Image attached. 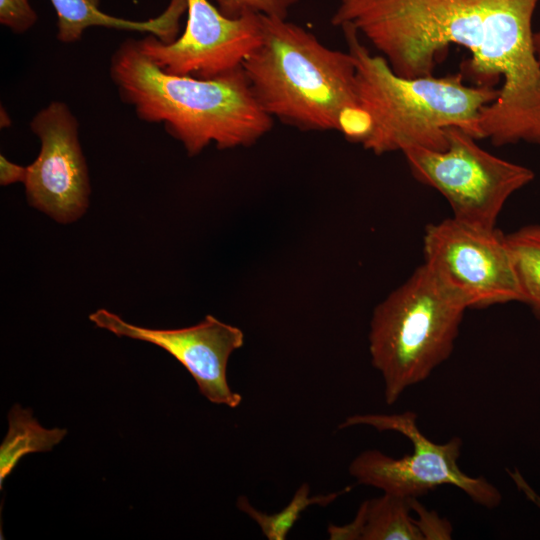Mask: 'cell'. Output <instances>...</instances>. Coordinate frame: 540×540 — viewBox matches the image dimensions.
Masks as SVG:
<instances>
[{
    "label": "cell",
    "instance_id": "1",
    "mask_svg": "<svg viewBox=\"0 0 540 540\" xmlns=\"http://www.w3.org/2000/svg\"><path fill=\"white\" fill-rule=\"evenodd\" d=\"M540 0H341L331 23L352 26L399 76L433 75L439 54L455 44L471 54L478 84L502 81L479 120L496 146H540V64L532 19Z\"/></svg>",
    "mask_w": 540,
    "mask_h": 540
},
{
    "label": "cell",
    "instance_id": "2",
    "mask_svg": "<svg viewBox=\"0 0 540 540\" xmlns=\"http://www.w3.org/2000/svg\"><path fill=\"white\" fill-rule=\"evenodd\" d=\"M260 20L261 41L242 69L262 109L300 130H335L362 144L369 119L359 105L350 53L325 46L287 19Z\"/></svg>",
    "mask_w": 540,
    "mask_h": 540
},
{
    "label": "cell",
    "instance_id": "3",
    "mask_svg": "<svg viewBox=\"0 0 540 540\" xmlns=\"http://www.w3.org/2000/svg\"><path fill=\"white\" fill-rule=\"evenodd\" d=\"M110 77L138 118L162 123L189 156L212 142L221 150L251 146L273 126L242 67L212 79L171 75L128 39L112 55Z\"/></svg>",
    "mask_w": 540,
    "mask_h": 540
},
{
    "label": "cell",
    "instance_id": "4",
    "mask_svg": "<svg viewBox=\"0 0 540 540\" xmlns=\"http://www.w3.org/2000/svg\"><path fill=\"white\" fill-rule=\"evenodd\" d=\"M340 28L356 68L359 105L369 119L363 148L376 155L414 147L441 151L447 146L449 127L481 139L482 111L497 99L499 88L466 85L462 73L399 76L384 57L370 53L352 26Z\"/></svg>",
    "mask_w": 540,
    "mask_h": 540
},
{
    "label": "cell",
    "instance_id": "5",
    "mask_svg": "<svg viewBox=\"0 0 540 540\" xmlns=\"http://www.w3.org/2000/svg\"><path fill=\"white\" fill-rule=\"evenodd\" d=\"M466 309L425 264L375 307L369 352L388 405L449 358Z\"/></svg>",
    "mask_w": 540,
    "mask_h": 540
},
{
    "label": "cell",
    "instance_id": "6",
    "mask_svg": "<svg viewBox=\"0 0 540 540\" xmlns=\"http://www.w3.org/2000/svg\"><path fill=\"white\" fill-rule=\"evenodd\" d=\"M356 425L400 433L413 445V452L400 458L376 449L361 452L349 465V474L359 484L404 498H418L440 486L451 485L485 508L493 509L501 503L502 495L491 482L484 477L469 476L460 469L462 440L453 437L442 444L433 442L420 431L416 413L355 414L348 416L338 428Z\"/></svg>",
    "mask_w": 540,
    "mask_h": 540
},
{
    "label": "cell",
    "instance_id": "7",
    "mask_svg": "<svg viewBox=\"0 0 540 540\" xmlns=\"http://www.w3.org/2000/svg\"><path fill=\"white\" fill-rule=\"evenodd\" d=\"M446 133L444 150L414 147L403 152L413 176L445 197L454 218L496 227L506 201L534 179V172L489 153L458 127Z\"/></svg>",
    "mask_w": 540,
    "mask_h": 540
},
{
    "label": "cell",
    "instance_id": "8",
    "mask_svg": "<svg viewBox=\"0 0 540 540\" xmlns=\"http://www.w3.org/2000/svg\"><path fill=\"white\" fill-rule=\"evenodd\" d=\"M423 252L427 268L467 308L523 302L507 235L496 227L447 218L426 227Z\"/></svg>",
    "mask_w": 540,
    "mask_h": 540
},
{
    "label": "cell",
    "instance_id": "9",
    "mask_svg": "<svg viewBox=\"0 0 540 540\" xmlns=\"http://www.w3.org/2000/svg\"><path fill=\"white\" fill-rule=\"evenodd\" d=\"M186 25L175 40H137L141 51L171 75L212 79L242 67L261 41L260 15L230 19L210 0H187Z\"/></svg>",
    "mask_w": 540,
    "mask_h": 540
},
{
    "label": "cell",
    "instance_id": "10",
    "mask_svg": "<svg viewBox=\"0 0 540 540\" xmlns=\"http://www.w3.org/2000/svg\"><path fill=\"white\" fill-rule=\"evenodd\" d=\"M30 128L41 149L27 166V201L59 223H72L86 212L90 194L79 123L65 103L53 101L33 117Z\"/></svg>",
    "mask_w": 540,
    "mask_h": 540
},
{
    "label": "cell",
    "instance_id": "11",
    "mask_svg": "<svg viewBox=\"0 0 540 540\" xmlns=\"http://www.w3.org/2000/svg\"><path fill=\"white\" fill-rule=\"evenodd\" d=\"M89 319L119 337L149 342L167 351L187 369L200 393L210 402L230 408L240 405L242 396L230 388L226 374L229 357L244 344L240 328L212 315L194 326L180 329L139 327L105 309H98Z\"/></svg>",
    "mask_w": 540,
    "mask_h": 540
},
{
    "label": "cell",
    "instance_id": "12",
    "mask_svg": "<svg viewBox=\"0 0 540 540\" xmlns=\"http://www.w3.org/2000/svg\"><path fill=\"white\" fill-rule=\"evenodd\" d=\"M57 15V38L63 43L81 39L83 32L93 26L146 32L169 43L178 37L179 20L187 11V0H171L156 18L131 21L113 17L100 8L101 0H50Z\"/></svg>",
    "mask_w": 540,
    "mask_h": 540
},
{
    "label": "cell",
    "instance_id": "13",
    "mask_svg": "<svg viewBox=\"0 0 540 540\" xmlns=\"http://www.w3.org/2000/svg\"><path fill=\"white\" fill-rule=\"evenodd\" d=\"M8 432L0 446V488L19 460L35 452L50 451L66 435L61 428L46 429L30 409L15 404L8 413Z\"/></svg>",
    "mask_w": 540,
    "mask_h": 540
},
{
    "label": "cell",
    "instance_id": "14",
    "mask_svg": "<svg viewBox=\"0 0 540 540\" xmlns=\"http://www.w3.org/2000/svg\"><path fill=\"white\" fill-rule=\"evenodd\" d=\"M410 498L384 493L364 501L358 510L361 540H423L411 516Z\"/></svg>",
    "mask_w": 540,
    "mask_h": 540
},
{
    "label": "cell",
    "instance_id": "15",
    "mask_svg": "<svg viewBox=\"0 0 540 540\" xmlns=\"http://www.w3.org/2000/svg\"><path fill=\"white\" fill-rule=\"evenodd\" d=\"M523 302L540 315V225H528L507 235Z\"/></svg>",
    "mask_w": 540,
    "mask_h": 540
},
{
    "label": "cell",
    "instance_id": "16",
    "mask_svg": "<svg viewBox=\"0 0 540 540\" xmlns=\"http://www.w3.org/2000/svg\"><path fill=\"white\" fill-rule=\"evenodd\" d=\"M347 487L342 491L309 497L308 484H302L294 494L290 503L280 512L268 515L255 509L245 496H240L237 500V507L250 518H252L261 528L263 534L270 540H284L295 522L299 519L303 510L310 505H328L337 497L349 491Z\"/></svg>",
    "mask_w": 540,
    "mask_h": 540
},
{
    "label": "cell",
    "instance_id": "17",
    "mask_svg": "<svg viewBox=\"0 0 540 540\" xmlns=\"http://www.w3.org/2000/svg\"><path fill=\"white\" fill-rule=\"evenodd\" d=\"M222 15L237 19L255 14L287 19L290 9L300 0H210Z\"/></svg>",
    "mask_w": 540,
    "mask_h": 540
},
{
    "label": "cell",
    "instance_id": "18",
    "mask_svg": "<svg viewBox=\"0 0 540 540\" xmlns=\"http://www.w3.org/2000/svg\"><path fill=\"white\" fill-rule=\"evenodd\" d=\"M411 511L417 515L413 518L423 540H450L452 538L451 523L439 516L436 511L428 510L417 498H410Z\"/></svg>",
    "mask_w": 540,
    "mask_h": 540
},
{
    "label": "cell",
    "instance_id": "19",
    "mask_svg": "<svg viewBox=\"0 0 540 540\" xmlns=\"http://www.w3.org/2000/svg\"><path fill=\"white\" fill-rule=\"evenodd\" d=\"M38 20L29 0H0V23L15 33H24Z\"/></svg>",
    "mask_w": 540,
    "mask_h": 540
},
{
    "label": "cell",
    "instance_id": "20",
    "mask_svg": "<svg viewBox=\"0 0 540 540\" xmlns=\"http://www.w3.org/2000/svg\"><path fill=\"white\" fill-rule=\"evenodd\" d=\"M27 166L23 167L10 162L4 155H0V184L6 186L16 182H25Z\"/></svg>",
    "mask_w": 540,
    "mask_h": 540
},
{
    "label": "cell",
    "instance_id": "21",
    "mask_svg": "<svg viewBox=\"0 0 540 540\" xmlns=\"http://www.w3.org/2000/svg\"><path fill=\"white\" fill-rule=\"evenodd\" d=\"M508 474L525 496L540 508V496L528 485L518 470L508 471Z\"/></svg>",
    "mask_w": 540,
    "mask_h": 540
},
{
    "label": "cell",
    "instance_id": "22",
    "mask_svg": "<svg viewBox=\"0 0 540 540\" xmlns=\"http://www.w3.org/2000/svg\"><path fill=\"white\" fill-rule=\"evenodd\" d=\"M533 46L536 58L540 64V30L534 32L533 35Z\"/></svg>",
    "mask_w": 540,
    "mask_h": 540
},
{
    "label": "cell",
    "instance_id": "23",
    "mask_svg": "<svg viewBox=\"0 0 540 540\" xmlns=\"http://www.w3.org/2000/svg\"><path fill=\"white\" fill-rule=\"evenodd\" d=\"M0 124H1L2 128L3 127L6 128V127H9L11 125V119L8 116L6 110L3 109V107H1Z\"/></svg>",
    "mask_w": 540,
    "mask_h": 540
}]
</instances>
